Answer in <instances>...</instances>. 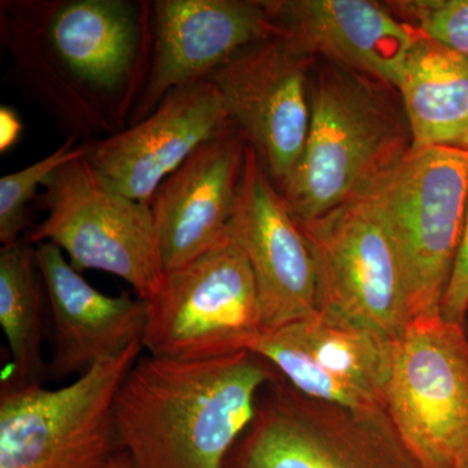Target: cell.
Returning a JSON list of instances; mask_svg holds the SVG:
<instances>
[{"mask_svg":"<svg viewBox=\"0 0 468 468\" xmlns=\"http://www.w3.org/2000/svg\"><path fill=\"white\" fill-rule=\"evenodd\" d=\"M462 468H468V461L463 464V466H462Z\"/></svg>","mask_w":468,"mask_h":468,"instance_id":"4316f807","label":"cell"},{"mask_svg":"<svg viewBox=\"0 0 468 468\" xmlns=\"http://www.w3.org/2000/svg\"><path fill=\"white\" fill-rule=\"evenodd\" d=\"M249 143L230 122L168 176L150 201L165 272L223 242L236 207Z\"/></svg>","mask_w":468,"mask_h":468,"instance_id":"4fadbf2b","label":"cell"},{"mask_svg":"<svg viewBox=\"0 0 468 468\" xmlns=\"http://www.w3.org/2000/svg\"><path fill=\"white\" fill-rule=\"evenodd\" d=\"M41 32L70 79L112 94L131 82L143 48L141 12L124 0H66L46 5Z\"/></svg>","mask_w":468,"mask_h":468,"instance_id":"2e32d148","label":"cell"},{"mask_svg":"<svg viewBox=\"0 0 468 468\" xmlns=\"http://www.w3.org/2000/svg\"><path fill=\"white\" fill-rule=\"evenodd\" d=\"M84 156V144L75 147L70 137L54 153L29 167L0 178V242L3 245L16 242L27 227V205L36 198L38 186L51 177L58 169L72 160Z\"/></svg>","mask_w":468,"mask_h":468,"instance_id":"44dd1931","label":"cell"},{"mask_svg":"<svg viewBox=\"0 0 468 468\" xmlns=\"http://www.w3.org/2000/svg\"><path fill=\"white\" fill-rule=\"evenodd\" d=\"M270 378L250 351L206 360L141 356L117 394L120 451L137 468H226Z\"/></svg>","mask_w":468,"mask_h":468,"instance_id":"6da1fadb","label":"cell"},{"mask_svg":"<svg viewBox=\"0 0 468 468\" xmlns=\"http://www.w3.org/2000/svg\"><path fill=\"white\" fill-rule=\"evenodd\" d=\"M23 132L20 117L11 107H0V153H5L17 143Z\"/></svg>","mask_w":468,"mask_h":468,"instance_id":"cb8c5ba5","label":"cell"},{"mask_svg":"<svg viewBox=\"0 0 468 468\" xmlns=\"http://www.w3.org/2000/svg\"><path fill=\"white\" fill-rule=\"evenodd\" d=\"M143 344L64 387L3 381L0 468H107L120 451L115 403Z\"/></svg>","mask_w":468,"mask_h":468,"instance_id":"277c9868","label":"cell"},{"mask_svg":"<svg viewBox=\"0 0 468 468\" xmlns=\"http://www.w3.org/2000/svg\"><path fill=\"white\" fill-rule=\"evenodd\" d=\"M397 90L411 147L468 150V58L421 32Z\"/></svg>","mask_w":468,"mask_h":468,"instance_id":"d6986e66","label":"cell"},{"mask_svg":"<svg viewBox=\"0 0 468 468\" xmlns=\"http://www.w3.org/2000/svg\"><path fill=\"white\" fill-rule=\"evenodd\" d=\"M282 36L304 54L399 89L420 30L368 0L266 2Z\"/></svg>","mask_w":468,"mask_h":468,"instance_id":"5bb4252c","label":"cell"},{"mask_svg":"<svg viewBox=\"0 0 468 468\" xmlns=\"http://www.w3.org/2000/svg\"><path fill=\"white\" fill-rule=\"evenodd\" d=\"M380 82L329 64L310 84V126L279 192L298 223L363 196L411 149L405 112Z\"/></svg>","mask_w":468,"mask_h":468,"instance_id":"7a4b0ae2","label":"cell"},{"mask_svg":"<svg viewBox=\"0 0 468 468\" xmlns=\"http://www.w3.org/2000/svg\"><path fill=\"white\" fill-rule=\"evenodd\" d=\"M313 61L276 36L239 52L208 77L277 190L292 175L309 133Z\"/></svg>","mask_w":468,"mask_h":468,"instance_id":"9c48e42d","label":"cell"},{"mask_svg":"<svg viewBox=\"0 0 468 468\" xmlns=\"http://www.w3.org/2000/svg\"><path fill=\"white\" fill-rule=\"evenodd\" d=\"M252 424L241 468H424L405 448L318 427L289 403L257 412Z\"/></svg>","mask_w":468,"mask_h":468,"instance_id":"ac0fdd59","label":"cell"},{"mask_svg":"<svg viewBox=\"0 0 468 468\" xmlns=\"http://www.w3.org/2000/svg\"><path fill=\"white\" fill-rule=\"evenodd\" d=\"M36 249L18 239L0 249V324L11 353L9 383H39L45 335L41 276Z\"/></svg>","mask_w":468,"mask_h":468,"instance_id":"ffe728a7","label":"cell"},{"mask_svg":"<svg viewBox=\"0 0 468 468\" xmlns=\"http://www.w3.org/2000/svg\"><path fill=\"white\" fill-rule=\"evenodd\" d=\"M232 122L211 80L181 86L143 122L84 144V159L115 192L150 203L163 181Z\"/></svg>","mask_w":468,"mask_h":468,"instance_id":"7c38bea8","label":"cell"},{"mask_svg":"<svg viewBox=\"0 0 468 468\" xmlns=\"http://www.w3.org/2000/svg\"><path fill=\"white\" fill-rule=\"evenodd\" d=\"M468 311V201L460 243L452 264L451 279L441 303V316L448 322L463 324Z\"/></svg>","mask_w":468,"mask_h":468,"instance_id":"603a6c76","label":"cell"},{"mask_svg":"<svg viewBox=\"0 0 468 468\" xmlns=\"http://www.w3.org/2000/svg\"><path fill=\"white\" fill-rule=\"evenodd\" d=\"M228 236L251 268L263 331L319 310L318 273L309 243L250 144Z\"/></svg>","mask_w":468,"mask_h":468,"instance_id":"30bf717a","label":"cell"},{"mask_svg":"<svg viewBox=\"0 0 468 468\" xmlns=\"http://www.w3.org/2000/svg\"><path fill=\"white\" fill-rule=\"evenodd\" d=\"M144 350L171 360H206L248 351L263 331L251 268L229 236L184 266L167 271L144 301Z\"/></svg>","mask_w":468,"mask_h":468,"instance_id":"8992f818","label":"cell"},{"mask_svg":"<svg viewBox=\"0 0 468 468\" xmlns=\"http://www.w3.org/2000/svg\"><path fill=\"white\" fill-rule=\"evenodd\" d=\"M36 261L50 307L52 378L81 377L143 340L146 303L141 298L97 291L55 243L37 245Z\"/></svg>","mask_w":468,"mask_h":468,"instance_id":"9a60e30c","label":"cell"},{"mask_svg":"<svg viewBox=\"0 0 468 468\" xmlns=\"http://www.w3.org/2000/svg\"><path fill=\"white\" fill-rule=\"evenodd\" d=\"M153 8V66L132 125L176 89L208 79L239 52L282 36L266 2L159 0Z\"/></svg>","mask_w":468,"mask_h":468,"instance_id":"8fae6325","label":"cell"},{"mask_svg":"<svg viewBox=\"0 0 468 468\" xmlns=\"http://www.w3.org/2000/svg\"><path fill=\"white\" fill-rule=\"evenodd\" d=\"M393 5L420 32L468 58V0H408Z\"/></svg>","mask_w":468,"mask_h":468,"instance_id":"7402d4cb","label":"cell"},{"mask_svg":"<svg viewBox=\"0 0 468 468\" xmlns=\"http://www.w3.org/2000/svg\"><path fill=\"white\" fill-rule=\"evenodd\" d=\"M39 207L48 218L27 241L51 242L77 271L97 270L124 280L137 298L150 300L165 276L150 203L115 192L81 158L43 184Z\"/></svg>","mask_w":468,"mask_h":468,"instance_id":"5b68a950","label":"cell"},{"mask_svg":"<svg viewBox=\"0 0 468 468\" xmlns=\"http://www.w3.org/2000/svg\"><path fill=\"white\" fill-rule=\"evenodd\" d=\"M306 363L307 380L320 401L353 412H371L385 402L393 341L334 311L282 326Z\"/></svg>","mask_w":468,"mask_h":468,"instance_id":"e0dca14e","label":"cell"},{"mask_svg":"<svg viewBox=\"0 0 468 468\" xmlns=\"http://www.w3.org/2000/svg\"><path fill=\"white\" fill-rule=\"evenodd\" d=\"M226 468H241V467H239V464H237V463H232V464L227 463Z\"/></svg>","mask_w":468,"mask_h":468,"instance_id":"484cf974","label":"cell"},{"mask_svg":"<svg viewBox=\"0 0 468 468\" xmlns=\"http://www.w3.org/2000/svg\"><path fill=\"white\" fill-rule=\"evenodd\" d=\"M298 226L315 261L319 309L397 340L411 310L399 252L374 207L356 198Z\"/></svg>","mask_w":468,"mask_h":468,"instance_id":"ba28073f","label":"cell"},{"mask_svg":"<svg viewBox=\"0 0 468 468\" xmlns=\"http://www.w3.org/2000/svg\"><path fill=\"white\" fill-rule=\"evenodd\" d=\"M392 237L411 319L441 314L468 201V150L411 147L360 196Z\"/></svg>","mask_w":468,"mask_h":468,"instance_id":"3957f363","label":"cell"},{"mask_svg":"<svg viewBox=\"0 0 468 468\" xmlns=\"http://www.w3.org/2000/svg\"><path fill=\"white\" fill-rule=\"evenodd\" d=\"M402 446L424 468L468 461V340L440 315L410 320L393 341L385 390Z\"/></svg>","mask_w":468,"mask_h":468,"instance_id":"52a82bcc","label":"cell"},{"mask_svg":"<svg viewBox=\"0 0 468 468\" xmlns=\"http://www.w3.org/2000/svg\"><path fill=\"white\" fill-rule=\"evenodd\" d=\"M107 468H137L133 461L129 458L125 452L119 451L113 455L112 461L110 462Z\"/></svg>","mask_w":468,"mask_h":468,"instance_id":"d4e9b609","label":"cell"}]
</instances>
